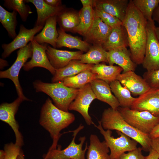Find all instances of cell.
Masks as SVG:
<instances>
[{"label": "cell", "mask_w": 159, "mask_h": 159, "mask_svg": "<svg viewBox=\"0 0 159 159\" xmlns=\"http://www.w3.org/2000/svg\"><path fill=\"white\" fill-rule=\"evenodd\" d=\"M32 43L29 42L25 47L19 49L17 52L16 58L12 66L6 70L0 71L1 78H8L14 83L18 97L24 101H30L24 95L19 80V75L20 70L28 59L32 58Z\"/></svg>", "instance_id": "cell-8"}, {"label": "cell", "mask_w": 159, "mask_h": 159, "mask_svg": "<svg viewBox=\"0 0 159 159\" xmlns=\"http://www.w3.org/2000/svg\"><path fill=\"white\" fill-rule=\"evenodd\" d=\"M94 0H80L83 7L93 6Z\"/></svg>", "instance_id": "cell-45"}, {"label": "cell", "mask_w": 159, "mask_h": 159, "mask_svg": "<svg viewBox=\"0 0 159 159\" xmlns=\"http://www.w3.org/2000/svg\"><path fill=\"white\" fill-rule=\"evenodd\" d=\"M130 108L140 111H147L159 117V89L151 88L136 98Z\"/></svg>", "instance_id": "cell-14"}, {"label": "cell", "mask_w": 159, "mask_h": 159, "mask_svg": "<svg viewBox=\"0 0 159 159\" xmlns=\"http://www.w3.org/2000/svg\"><path fill=\"white\" fill-rule=\"evenodd\" d=\"M23 101L18 97L13 102L3 103L0 106V120L8 124L13 130L15 135V143L21 147L24 144L22 135L19 130V125L15 115L20 104Z\"/></svg>", "instance_id": "cell-11"}, {"label": "cell", "mask_w": 159, "mask_h": 159, "mask_svg": "<svg viewBox=\"0 0 159 159\" xmlns=\"http://www.w3.org/2000/svg\"><path fill=\"white\" fill-rule=\"evenodd\" d=\"M94 65L81 63L79 60H72L64 67L56 70L52 78V82L62 81L65 78L74 76L83 71L91 70Z\"/></svg>", "instance_id": "cell-23"}, {"label": "cell", "mask_w": 159, "mask_h": 159, "mask_svg": "<svg viewBox=\"0 0 159 159\" xmlns=\"http://www.w3.org/2000/svg\"><path fill=\"white\" fill-rule=\"evenodd\" d=\"M155 32L159 42V26L155 27Z\"/></svg>", "instance_id": "cell-49"}, {"label": "cell", "mask_w": 159, "mask_h": 159, "mask_svg": "<svg viewBox=\"0 0 159 159\" xmlns=\"http://www.w3.org/2000/svg\"><path fill=\"white\" fill-rule=\"evenodd\" d=\"M152 19L159 25V4L154 10L152 16Z\"/></svg>", "instance_id": "cell-44"}, {"label": "cell", "mask_w": 159, "mask_h": 159, "mask_svg": "<svg viewBox=\"0 0 159 159\" xmlns=\"http://www.w3.org/2000/svg\"><path fill=\"white\" fill-rule=\"evenodd\" d=\"M108 63L113 65L115 64L123 69L124 73L130 71H134L136 64L131 59L130 52L127 47L112 50L108 52Z\"/></svg>", "instance_id": "cell-20"}, {"label": "cell", "mask_w": 159, "mask_h": 159, "mask_svg": "<svg viewBox=\"0 0 159 159\" xmlns=\"http://www.w3.org/2000/svg\"><path fill=\"white\" fill-rule=\"evenodd\" d=\"M149 135L151 139L159 137V124L154 127Z\"/></svg>", "instance_id": "cell-42"}, {"label": "cell", "mask_w": 159, "mask_h": 159, "mask_svg": "<svg viewBox=\"0 0 159 159\" xmlns=\"http://www.w3.org/2000/svg\"><path fill=\"white\" fill-rule=\"evenodd\" d=\"M154 21H148L147 39L142 64L147 71L159 69V42L155 32Z\"/></svg>", "instance_id": "cell-9"}, {"label": "cell", "mask_w": 159, "mask_h": 159, "mask_svg": "<svg viewBox=\"0 0 159 159\" xmlns=\"http://www.w3.org/2000/svg\"><path fill=\"white\" fill-rule=\"evenodd\" d=\"M80 21L78 25L73 31L84 37L94 23L95 14L93 6L82 7L79 11Z\"/></svg>", "instance_id": "cell-31"}, {"label": "cell", "mask_w": 159, "mask_h": 159, "mask_svg": "<svg viewBox=\"0 0 159 159\" xmlns=\"http://www.w3.org/2000/svg\"><path fill=\"white\" fill-rule=\"evenodd\" d=\"M91 71L95 74L96 79L103 80L110 84L117 80L123 69L120 66L99 64H95Z\"/></svg>", "instance_id": "cell-27"}, {"label": "cell", "mask_w": 159, "mask_h": 159, "mask_svg": "<svg viewBox=\"0 0 159 159\" xmlns=\"http://www.w3.org/2000/svg\"><path fill=\"white\" fill-rule=\"evenodd\" d=\"M142 150L141 148H138L127 153H123L118 159H145V156L142 154Z\"/></svg>", "instance_id": "cell-39"}, {"label": "cell", "mask_w": 159, "mask_h": 159, "mask_svg": "<svg viewBox=\"0 0 159 159\" xmlns=\"http://www.w3.org/2000/svg\"><path fill=\"white\" fill-rule=\"evenodd\" d=\"M31 42L32 46V56L31 59L24 65V70L28 71L35 67H41L47 69L54 75L56 70L51 65L47 57V44H39L34 39Z\"/></svg>", "instance_id": "cell-13"}, {"label": "cell", "mask_w": 159, "mask_h": 159, "mask_svg": "<svg viewBox=\"0 0 159 159\" xmlns=\"http://www.w3.org/2000/svg\"><path fill=\"white\" fill-rule=\"evenodd\" d=\"M21 147L12 143L5 144L4 147L5 152L4 159H17L21 150Z\"/></svg>", "instance_id": "cell-38"}, {"label": "cell", "mask_w": 159, "mask_h": 159, "mask_svg": "<svg viewBox=\"0 0 159 159\" xmlns=\"http://www.w3.org/2000/svg\"><path fill=\"white\" fill-rule=\"evenodd\" d=\"M75 120L74 115L57 107L48 98L43 105L39 120L40 124L49 133L53 142L48 150L56 149L62 134V130L67 127Z\"/></svg>", "instance_id": "cell-2"}, {"label": "cell", "mask_w": 159, "mask_h": 159, "mask_svg": "<svg viewBox=\"0 0 159 159\" xmlns=\"http://www.w3.org/2000/svg\"><path fill=\"white\" fill-rule=\"evenodd\" d=\"M92 89L97 99L105 102L114 110L120 107L118 100L112 93L110 84L99 79H95L90 83Z\"/></svg>", "instance_id": "cell-19"}, {"label": "cell", "mask_w": 159, "mask_h": 159, "mask_svg": "<svg viewBox=\"0 0 159 159\" xmlns=\"http://www.w3.org/2000/svg\"><path fill=\"white\" fill-rule=\"evenodd\" d=\"M103 136L105 141L110 151V159H118L121 155L126 152H129L136 149L138 143L134 140L120 132L117 131L119 137L114 138L112 135L110 130H105L102 127L100 121L98 125L95 124Z\"/></svg>", "instance_id": "cell-5"}, {"label": "cell", "mask_w": 159, "mask_h": 159, "mask_svg": "<svg viewBox=\"0 0 159 159\" xmlns=\"http://www.w3.org/2000/svg\"><path fill=\"white\" fill-rule=\"evenodd\" d=\"M46 54L51 65L57 70L64 67L72 60H80L83 52L59 50L47 45Z\"/></svg>", "instance_id": "cell-15"}, {"label": "cell", "mask_w": 159, "mask_h": 159, "mask_svg": "<svg viewBox=\"0 0 159 159\" xmlns=\"http://www.w3.org/2000/svg\"><path fill=\"white\" fill-rule=\"evenodd\" d=\"M58 37L56 44L57 48L63 47L70 49H76L83 52H87L91 46L85 40L83 41L77 37L67 34L61 28L58 29Z\"/></svg>", "instance_id": "cell-25"}, {"label": "cell", "mask_w": 159, "mask_h": 159, "mask_svg": "<svg viewBox=\"0 0 159 159\" xmlns=\"http://www.w3.org/2000/svg\"><path fill=\"white\" fill-rule=\"evenodd\" d=\"M116 80L128 89L134 96H140L151 88L144 78L132 71L120 74Z\"/></svg>", "instance_id": "cell-16"}, {"label": "cell", "mask_w": 159, "mask_h": 159, "mask_svg": "<svg viewBox=\"0 0 159 159\" xmlns=\"http://www.w3.org/2000/svg\"><path fill=\"white\" fill-rule=\"evenodd\" d=\"M129 2L128 0H94L93 7L116 17L122 22Z\"/></svg>", "instance_id": "cell-18"}, {"label": "cell", "mask_w": 159, "mask_h": 159, "mask_svg": "<svg viewBox=\"0 0 159 159\" xmlns=\"http://www.w3.org/2000/svg\"><path fill=\"white\" fill-rule=\"evenodd\" d=\"M17 12H10L0 6V21L7 31L10 38L14 39L17 36L16 28L17 25Z\"/></svg>", "instance_id": "cell-33"}, {"label": "cell", "mask_w": 159, "mask_h": 159, "mask_svg": "<svg viewBox=\"0 0 159 159\" xmlns=\"http://www.w3.org/2000/svg\"><path fill=\"white\" fill-rule=\"evenodd\" d=\"M86 159H110V150L105 140L101 142L95 134L90 136Z\"/></svg>", "instance_id": "cell-26"}, {"label": "cell", "mask_w": 159, "mask_h": 159, "mask_svg": "<svg viewBox=\"0 0 159 159\" xmlns=\"http://www.w3.org/2000/svg\"><path fill=\"white\" fill-rule=\"evenodd\" d=\"M143 76L150 88L159 89V69L147 71L144 73Z\"/></svg>", "instance_id": "cell-37"}, {"label": "cell", "mask_w": 159, "mask_h": 159, "mask_svg": "<svg viewBox=\"0 0 159 159\" xmlns=\"http://www.w3.org/2000/svg\"><path fill=\"white\" fill-rule=\"evenodd\" d=\"M149 155L145 156V159H159V154L152 148Z\"/></svg>", "instance_id": "cell-43"}, {"label": "cell", "mask_w": 159, "mask_h": 159, "mask_svg": "<svg viewBox=\"0 0 159 159\" xmlns=\"http://www.w3.org/2000/svg\"><path fill=\"white\" fill-rule=\"evenodd\" d=\"M148 21L130 0L122 25L126 31L132 60L142 64L145 52Z\"/></svg>", "instance_id": "cell-1"}, {"label": "cell", "mask_w": 159, "mask_h": 159, "mask_svg": "<svg viewBox=\"0 0 159 159\" xmlns=\"http://www.w3.org/2000/svg\"><path fill=\"white\" fill-rule=\"evenodd\" d=\"M128 46L127 35L122 25L112 29L106 40L102 45L107 51Z\"/></svg>", "instance_id": "cell-24"}, {"label": "cell", "mask_w": 159, "mask_h": 159, "mask_svg": "<svg viewBox=\"0 0 159 159\" xmlns=\"http://www.w3.org/2000/svg\"><path fill=\"white\" fill-rule=\"evenodd\" d=\"M100 121L104 129L115 130L125 134L140 144L144 151L149 152L152 149V139L149 135L143 133L129 125L117 110L111 107L105 109Z\"/></svg>", "instance_id": "cell-3"}, {"label": "cell", "mask_w": 159, "mask_h": 159, "mask_svg": "<svg viewBox=\"0 0 159 159\" xmlns=\"http://www.w3.org/2000/svg\"><path fill=\"white\" fill-rule=\"evenodd\" d=\"M5 156L4 150H1L0 151V159H4Z\"/></svg>", "instance_id": "cell-48"}, {"label": "cell", "mask_w": 159, "mask_h": 159, "mask_svg": "<svg viewBox=\"0 0 159 159\" xmlns=\"http://www.w3.org/2000/svg\"><path fill=\"white\" fill-rule=\"evenodd\" d=\"M17 159H25L24 155L22 150L18 155Z\"/></svg>", "instance_id": "cell-47"}, {"label": "cell", "mask_w": 159, "mask_h": 159, "mask_svg": "<svg viewBox=\"0 0 159 159\" xmlns=\"http://www.w3.org/2000/svg\"><path fill=\"white\" fill-rule=\"evenodd\" d=\"M26 3H31L35 6L37 17L34 26L44 27L46 21L49 18L57 16L65 8L62 5L57 7L47 4L44 0H26Z\"/></svg>", "instance_id": "cell-21"}, {"label": "cell", "mask_w": 159, "mask_h": 159, "mask_svg": "<svg viewBox=\"0 0 159 159\" xmlns=\"http://www.w3.org/2000/svg\"><path fill=\"white\" fill-rule=\"evenodd\" d=\"M84 128V126L80 124L76 129L72 131L73 133L72 139L67 147L62 150L61 146L58 145L57 149L48 150L43 156V159H86L85 154L88 147L87 143L84 149H82L86 137H80L79 139L80 143L78 144L75 142L78 133Z\"/></svg>", "instance_id": "cell-7"}, {"label": "cell", "mask_w": 159, "mask_h": 159, "mask_svg": "<svg viewBox=\"0 0 159 159\" xmlns=\"http://www.w3.org/2000/svg\"><path fill=\"white\" fill-rule=\"evenodd\" d=\"M110 85L112 92L118 100L120 106L122 107H130L136 98L132 96L129 90L122 85L117 80L111 82Z\"/></svg>", "instance_id": "cell-30"}, {"label": "cell", "mask_w": 159, "mask_h": 159, "mask_svg": "<svg viewBox=\"0 0 159 159\" xmlns=\"http://www.w3.org/2000/svg\"><path fill=\"white\" fill-rule=\"evenodd\" d=\"M97 99L91 87L88 83L79 89L74 100L70 105L69 110L76 111L80 113L88 125L95 124L88 112L90 105L92 101Z\"/></svg>", "instance_id": "cell-10"}, {"label": "cell", "mask_w": 159, "mask_h": 159, "mask_svg": "<svg viewBox=\"0 0 159 159\" xmlns=\"http://www.w3.org/2000/svg\"><path fill=\"white\" fill-rule=\"evenodd\" d=\"M0 67L1 69H2L4 67L8 65V64L7 62L3 58H0Z\"/></svg>", "instance_id": "cell-46"}, {"label": "cell", "mask_w": 159, "mask_h": 159, "mask_svg": "<svg viewBox=\"0 0 159 159\" xmlns=\"http://www.w3.org/2000/svg\"><path fill=\"white\" fill-rule=\"evenodd\" d=\"M23 0H5L4 6L8 9L18 12L22 20L26 21L29 14L33 12L29 6Z\"/></svg>", "instance_id": "cell-34"}, {"label": "cell", "mask_w": 159, "mask_h": 159, "mask_svg": "<svg viewBox=\"0 0 159 159\" xmlns=\"http://www.w3.org/2000/svg\"><path fill=\"white\" fill-rule=\"evenodd\" d=\"M33 84L37 92L45 93L52 99L57 107L66 112H68L69 106L75 99L79 90L66 86L62 81L47 83L37 80Z\"/></svg>", "instance_id": "cell-4"}, {"label": "cell", "mask_w": 159, "mask_h": 159, "mask_svg": "<svg viewBox=\"0 0 159 159\" xmlns=\"http://www.w3.org/2000/svg\"><path fill=\"white\" fill-rule=\"evenodd\" d=\"M57 22L64 31H73L79 24V12L64 8L57 16Z\"/></svg>", "instance_id": "cell-28"}, {"label": "cell", "mask_w": 159, "mask_h": 159, "mask_svg": "<svg viewBox=\"0 0 159 159\" xmlns=\"http://www.w3.org/2000/svg\"><path fill=\"white\" fill-rule=\"evenodd\" d=\"M117 110L127 123L146 134L149 135L154 127L159 124V117L147 111H140L120 107Z\"/></svg>", "instance_id": "cell-6"}, {"label": "cell", "mask_w": 159, "mask_h": 159, "mask_svg": "<svg viewBox=\"0 0 159 159\" xmlns=\"http://www.w3.org/2000/svg\"><path fill=\"white\" fill-rule=\"evenodd\" d=\"M57 16L49 18L46 21L42 31L34 39L39 44H49L56 48L59 34L56 28Z\"/></svg>", "instance_id": "cell-22"}, {"label": "cell", "mask_w": 159, "mask_h": 159, "mask_svg": "<svg viewBox=\"0 0 159 159\" xmlns=\"http://www.w3.org/2000/svg\"><path fill=\"white\" fill-rule=\"evenodd\" d=\"M44 1L49 5L54 7L62 6V1L60 0H44Z\"/></svg>", "instance_id": "cell-41"}, {"label": "cell", "mask_w": 159, "mask_h": 159, "mask_svg": "<svg viewBox=\"0 0 159 159\" xmlns=\"http://www.w3.org/2000/svg\"><path fill=\"white\" fill-rule=\"evenodd\" d=\"M43 28L42 26H34L32 29H27L23 24H21L19 34L13 40L9 43L2 44L4 50L1 55L2 58L5 59L15 50L25 47L34 39L35 35Z\"/></svg>", "instance_id": "cell-12"}, {"label": "cell", "mask_w": 159, "mask_h": 159, "mask_svg": "<svg viewBox=\"0 0 159 159\" xmlns=\"http://www.w3.org/2000/svg\"><path fill=\"white\" fill-rule=\"evenodd\" d=\"M95 79H96L95 74L91 70H88L74 76L65 78L62 81L67 87L79 89Z\"/></svg>", "instance_id": "cell-32"}, {"label": "cell", "mask_w": 159, "mask_h": 159, "mask_svg": "<svg viewBox=\"0 0 159 159\" xmlns=\"http://www.w3.org/2000/svg\"><path fill=\"white\" fill-rule=\"evenodd\" d=\"M108 52L102 46L93 45L81 56L80 62L83 64H97L100 62L108 63Z\"/></svg>", "instance_id": "cell-29"}, {"label": "cell", "mask_w": 159, "mask_h": 159, "mask_svg": "<svg viewBox=\"0 0 159 159\" xmlns=\"http://www.w3.org/2000/svg\"><path fill=\"white\" fill-rule=\"evenodd\" d=\"M93 8L95 15L112 28L122 25V22L116 17L102 10Z\"/></svg>", "instance_id": "cell-36"}, {"label": "cell", "mask_w": 159, "mask_h": 159, "mask_svg": "<svg viewBox=\"0 0 159 159\" xmlns=\"http://www.w3.org/2000/svg\"><path fill=\"white\" fill-rule=\"evenodd\" d=\"M152 148L159 154V137L151 140Z\"/></svg>", "instance_id": "cell-40"}, {"label": "cell", "mask_w": 159, "mask_h": 159, "mask_svg": "<svg viewBox=\"0 0 159 159\" xmlns=\"http://www.w3.org/2000/svg\"><path fill=\"white\" fill-rule=\"evenodd\" d=\"M135 7L147 21L153 20L155 9L159 4V0H132Z\"/></svg>", "instance_id": "cell-35"}, {"label": "cell", "mask_w": 159, "mask_h": 159, "mask_svg": "<svg viewBox=\"0 0 159 159\" xmlns=\"http://www.w3.org/2000/svg\"><path fill=\"white\" fill-rule=\"evenodd\" d=\"M112 28L95 15L93 25L84 37L85 41L93 45L102 46L111 32Z\"/></svg>", "instance_id": "cell-17"}]
</instances>
